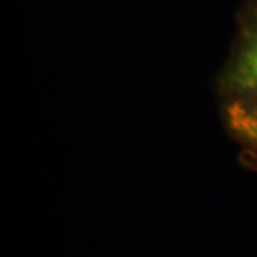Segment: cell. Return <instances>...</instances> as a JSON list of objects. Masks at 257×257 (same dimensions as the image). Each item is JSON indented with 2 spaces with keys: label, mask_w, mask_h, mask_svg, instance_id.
Returning a JSON list of instances; mask_svg holds the SVG:
<instances>
[{
  "label": "cell",
  "mask_w": 257,
  "mask_h": 257,
  "mask_svg": "<svg viewBox=\"0 0 257 257\" xmlns=\"http://www.w3.org/2000/svg\"><path fill=\"white\" fill-rule=\"evenodd\" d=\"M229 128L248 145L257 147V104L231 100L224 111Z\"/></svg>",
  "instance_id": "2"
},
{
  "label": "cell",
  "mask_w": 257,
  "mask_h": 257,
  "mask_svg": "<svg viewBox=\"0 0 257 257\" xmlns=\"http://www.w3.org/2000/svg\"><path fill=\"white\" fill-rule=\"evenodd\" d=\"M221 86L231 100L257 104V0L250 2L243 12L239 43Z\"/></svg>",
  "instance_id": "1"
}]
</instances>
